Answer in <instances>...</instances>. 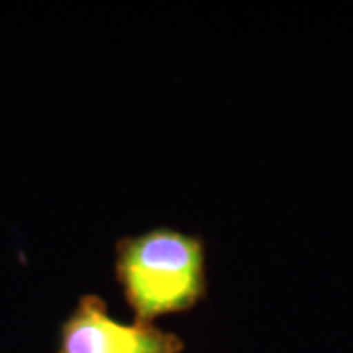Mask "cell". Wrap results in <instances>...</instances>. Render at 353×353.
<instances>
[{
    "mask_svg": "<svg viewBox=\"0 0 353 353\" xmlns=\"http://www.w3.org/2000/svg\"><path fill=\"white\" fill-rule=\"evenodd\" d=\"M114 281L139 324L187 314L208 294L206 241L171 226L124 236L114 243Z\"/></svg>",
    "mask_w": 353,
    "mask_h": 353,
    "instance_id": "6da1fadb",
    "label": "cell"
},
{
    "mask_svg": "<svg viewBox=\"0 0 353 353\" xmlns=\"http://www.w3.org/2000/svg\"><path fill=\"white\" fill-rule=\"evenodd\" d=\"M185 340L155 324H122L108 314V303L87 292L59 326L55 353H183Z\"/></svg>",
    "mask_w": 353,
    "mask_h": 353,
    "instance_id": "7a4b0ae2",
    "label": "cell"
}]
</instances>
